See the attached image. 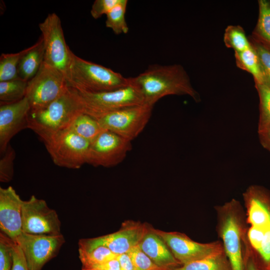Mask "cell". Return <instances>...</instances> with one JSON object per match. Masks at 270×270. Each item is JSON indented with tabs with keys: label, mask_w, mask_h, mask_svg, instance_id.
Masks as SVG:
<instances>
[{
	"label": "cell",
	"mask_w": 270,
	"mask_h": 270,
	"mask_svg": "<svg viewBox=\"0 0 270 270\" xmlns=\"http://www.w3.org/2000/svg\"><path fill=\"white\" fill-rule=\"evenodd\" d=\"M132 79L142 92L144 104L153 106L170 95L188 96L196 102L201 101L186 71L180 64H152Z\"/></svg>",
	"instance_id": "cell-1"
},
{
	"label": "cell",
	"mask_w": 270,
	"mask_h": 270,
	"mask_svg": "<svg viewBox=\"0 0 270 270\" xmlns=\"http://www.w3.org/2000/svg\"><path fill=\"white\" fill-rule=\"evenodd\" d=\"M216 209V230L232 270H244L245 211L240 202L234 198Z\"/></svg>",
	"instance_id": "cell-2"
},
{
	"label": "cell",
	"mask_w": 270,
	"mask_h": 270,
	"mask_svg": "<svg viewBox=\"0 0 270 270\" xmlns=\"http://www.w3.org/2000/svg\"><path fill=\"white\" fill-rule=\"evenodd\" d=\"M82 112L70 87L47 106L35 110H30L28 128L34 132L44 142L69 128Z\"/></svg>",
	"instance_id": "cell-3"
},
{
	"label": "cell",
	"mask_w": 270,
	"mask_h": 270,
	"mask_svg": "<svg viewBox=\"0 0 270 270\" xmlns=\"http://www.w3.org/2000/svg\"><path fill=\"white\" fill-rule=\"evenodd\" d=\"M66 79L69 86L90 92L115 90L128 86L132 82L131 78L85 60L72 52Z\"/></svg>",
	"instance_id": "cell-4"
},
{
	"label": "cell",
	"mask_w": 270,
	"mask_h": 270,
	"mask_svg": "<svg viewBox=\"0 0 270 270\" xmlns=\"http://www.w3.org/2000/svg\"><path fill=\"white\" fill-rule=\"evenodd\" d=\"M113 90L90 92L71 88L82 110L96 118L104 114L122 108L144 104L140 89L133 82Z\"/></svg>",
	"instance_id": "cell-5"
},
{
	"label": "cell",
	"mask_w": 270,
	"mask_h": 270,
	"mask_svg": "<svg viewBox=\"0 0 270 270\" xmlns=\"http://www.w3.org/2000/svg\"><path fill=\"white\" fill-rule=\"evenodd\" d=\"M68 87L64 74L44 61L37 74L28 83L26 97L30 110L47 106L64 94Z\"/></svg>",
	"instance_id": "cell-6"
},
{
	"label": "cell",
	"mask_w": 270,
	"mask_h": 270,
	"mask_svg": "<svg viewBox=\"0 0 270 270\" xmlns=\"http://www.w3.org/2000/svg\"><path fill=\"white\" fill-rule=\"evenodd\" d=\"M153 107L146 104L132 106L104 114L96 118L104 130L132 142L146 126Z\"/></svg>",
	"instance_id": "cell-7"
},
{
	"label": "cell",
	"mask_w": 270,
	"mask_h": 270,
	"mask_svg": "<svg viewBox=\"0 0 270 270\" xmlns=\"http://www.w3.org/2000/svg\"><path fill=\"white\" fill-rule=\"evenodd\" d=\"M90 143L68 129L44 142L55 164L71 169L86 164Z\"/></svg>",
	"instance_id": "cell-8"
},
{
	"label": "cell",
	"mask_w": 270,
	"mask_h": 270,
	"mask_svg": "<svg viewBox=\"0 0 270 270\" xmlns=\"http://www.w3.org/2000/svg\"><path fill=\"white\" fill-rule=\"evenodd\" d=\"M38 27L44 48V62L60 70L66 78L72 51L66 42L59 16L54 12L49 14Z\"/></svg>",
	"instance_id": "cell-9"
},
{
	"label": "cell",
	"mask_w": 270,
	"mask_h": 270,
	"mask_svg": "<svg viewBox=\"0 0 270 270\" xmlns=\"http://www.w3.org/2000/svg\"><path fill=\"white\" fill-rule=\"evenodd\" d=\"M148 225L138 221L125 220L120 229L114 232L94 238L80 240L78 244V250L87 251L98 246H104L118 256L128 254L138 245Z\"/></svg>",
	"instance_id": "cell-10"
},
{
	"label": "cell",
	"mask_w": 270,
	"mask_h": 270,
	"mask_svg": "<svg viewBox=\"0 0 270 270\" xmlns=\"http://www.w3.org/2000/svg\"><path fill=\"white\" fill-rule=\"evenodd\" d=\"M132 142L108 130L91 142L86 164L110 168L122 162L132 148Z\"/></svg>",
	"instance_id": "cell-11"
},
{
	"label": "cell",
	"mask_w": 270,
	"mask_h": 270,
	"mask_svg": "<svg viewBox=\"0 0 270 270\" xmlns=\"http://www.w3.org/2000/svg\"><path fill=\"white\" fill-rule=\"evenodd\" d=\"M154 230L164 241L174 258L182 265L224 251L221 241L200 243L193 240L184 233L165 232L156 228Z\"/></svg>",
	"instance_id": "cell-12"
},
{
	"label": "cell",
	"mask_w": 270,
	"mask_h": 270,
	"mask_svg": "<svg viewBox=\"0 0 270 270\" xmlns=\"http://www.w3.org/2000/svg\"><path fill=\"white\" fill-rule=\"evenodd\" d=\"M23 252L28 270H41L65 242L62 234H33L23 232L16 241Z\"/></svg>",
	"instance_id": "cell-13"
},
{
	"label": "cell",
	"mask_w": 270,
	"mask_h": 270,
	"mask_svg": "<svg viewBox=\"0 0 270 270\" xmlns=\"http://www.w3.org/2000/svg\"><path fill=\"white\" fill-rule=\"evenodd\" d=\"M22 232L33 234H61V222L56 212L45 200L34 195L24 200L22 206Z\"/></svg>",
	"instance_id": "cell-14"
},
{
	"label": "cell",
	"mask_w": 270,
	"mask_h": 270,
	"mask_svg": "<svg viewBox=\"0 0 270 270\" xmlns=\"http://www.w3.org/2000/svg\"><path fill=\"white\" fill-rule=\"evenodd\" d=\"M30 110L26 97L16 102L0 105V152L3 154L12 138L21 130L28 128Z\"/></svg>",
	"instance_id": "cell-15"
},
{
	"label": "cell",
	"mask_w": 270,
	"mask_h": 270,
	"mask_svg": "<svg viewBox=\"0 0 270 270\" xmlns=\"http://www.w3.org/2000/svg\"><path fill=\"white\" fill-rule=\"evenodd\" d=\"M23 201L14 188H0V228L14 241L22 232Z\"/></svg>",
	"instance_id": "cell-16"
},
{
	"label": "cell",
	"mask_w": 270,
	"mask_h": 270,
	"mask_svg": "<svg viewBox=\"0 0 270 270\" xmlns=\"http://www.w3.org/2000/svg\"><path fill=\"white\" fill-rule=\"evenodd\" d=\"M248 226H270V194L256 185L248 187L242 194Z\"/></svg>",
	"instance_id": "cell-17"
},
{
	"label": "cell",
	"mask_w": 270,
	"mask_h": 270,
	"mask_svg": "<svg viewBox=\"0 0 270 270\" xmlns=\"http://www.w3.org/2000/svg\"><path fill=\"white\" fill-rule=\"evenodd\" d=\"M149 224L140 242V249L158 266L166 270H172L182 264L176 260L164 241Z\"/></svg>",
	"instance_id": "cell-18"
},
{
	"label": "cell",
	"mask_w": 270,
	"mask_h": 270,
	"mask_svg": "<svg viewBox=\"0 0 270 270\" xmlns=\"http://www.w3.org/2000/svg\"><path fill=\"white\" fill-rule=\"evenodd\" d=\"M44 48L42 38L26 48L18 67L20 78L28 82L37 74L44 61Z\"/></svg>",
	"instance_id": "cell-19"
},
{
	"label": "cell",
	"mask_w": 270,
	"mask_h": 270,
	"mask_svg": "<svg viewBox=\"0 0 270 270\" xmlns=\"http://www.w3.org/2000/svg\"><path fill=\"white\" fill-rule=\"evenodd\" d=\"M256 24L249 37L270 50V0H258Z\"/></svg>",
	"instance_id": "cell-20"
},
{
	"label": "cell",
	"mask_w": 270,
	"mask_h": 270,
	"mask_svg": "<svg viewBox=\"0 0 270 270\" xmlns=\"http://www.w3.org/2000/svg\"><path fill=\"white\" fill-rule=\"evenodd\" d=\"M68 130L90 142L105 130L96 118L84 112L76 117Z\"/></svg>",
	"instance_id": "cell-21"
},
{
	"label": "cell",
	"mask_w": 270,
	"mask_h": 270,
	"mask_svg": "<svg viewBox=\"0 0 270 270\" xmlns=\"http://www.w3.org/2000/svg\"><path fill=\"white\" fill-rule=\"evenodd\" d=\"M236 66L240 69L250 73L255 84H264V78L258 55L251 46L244 51L234 52Z\"/></svg>",
	"instance_id": "cell-22"
},
{
	"label": "cell",
	"mask_w": 270,
	"mask_h": 270,
	"mask_svg": "<svg viewBox=\"0 0 270 270\" xmlns=\"http://www.w3.org/2000/svg\"><path fill=\"white\" fill-rule=\"evenodd\" d=\"M172 270H232L224 251L204 259L181 265Z\"/></svg>",
	"instance_id": "cell-23"
},
{
	"label": "cell",
	"mask_w": 270,
	"mask_h": 270,
	"mask_svg": "<svg viewBox=\"0 0 270 270\" xmlns=\"http://www.w3.org/2000/svg\"><path fill=\"white\" fill-rule=\"evenodd\" d=\"M28 83L20 78L0 82V105L16 102L25 98Z\"/></svg>",
	"instance_id": "cell-24"
},
{
	"label": "cell",
	"mask_w": 270,
	"mask_h": 270,
	"mask_svg": "<svg viewBox=\"0 0 270 270\" xmlns=\"http://www.w3.org/2000/svg\"><path fill=\"white\" fill-rule=\"evenodd\" d=\"M128 3L127 0H120L106 14V26L116 34H126L129 30L125 16Z\"/></svg>",
	"instance_id": "cell-25"
},
{
	"label": "cell",
	"mask_w": 270,
	"mask_h": 270,
	"mask_svg": "<svg viewBox=\"0 0 270 270\" xmlns=\"http://www.w3.org/2000/svg\"><path fill=\"white\" fill-rule=\"evenodd\" d=\"M259 98V118L258 134L270 127V87L265 84H255Z\"/></svg>",
	"instance_id": "cell-26"
},
{
	"label": "cell",
	"mask_w": 270,
	"mask_h": 270,
	"mask_svg": "<svg viewBox=\"0 0 270 270\" xmlns=\"http://www.w3.org/2000/svg\"><path fill=\"white\" fill-rule=\"evenodd\" d=\"M78 253L82 264V270H85L118 257V255L104 246H98L87 251L78 250Z\"/></svg>",
	"instance_id": "cell-27"
},
{
	"label": "cell",
	"mask_w": 270,
	"mask_h": 270,
	"mask_svg": "<svg viewBox=\"0 0 270 270\" xmlns=\"http://www.w3.org/2000/svg\"><path fill=\"white\" fill-rule=\"evenodd\" d=\"M224 42L226 46L232 48L234 52H240L251 46L249 38L244 28L240 25H229L225 29Z\"/></svg>",
	"instance_id": "cell-28"
},
{
	"label": "cell",
	"mask_w": 270,
	"mask_h": 270,
	"mask_svg": "<svg viewBox=\"0 0 270 270\" xmlns=\"http://www.w3.org/2000/svg\"><path fill=\"white\" fill-rule=\"evenodd\" d=\"M26 48L14 54H2L0 56V82L19 78L18 67Z\"/></svg>",
	"instance_id": "cell-29"
},
{
	"label": "cell",
	"mask_w": 270,
	"mask_h": 270,
	"mask_svg": "<svg viewBox=\"0 0 270 270\" xmlns=\"http://www.w3.org/2000/svg\"><path fill=\"white\" fill-rule=\"evenodd\" d=\"M16 152L10 144L0 159V181L8 182L10 181L14 174V160Z\"/></svg>",
	"instance_id": "cell-30"
},
{
	"label": "cell",
	"mask_w": 270,
	"mask_h": 270,
	"mask_svg": "<svg viewBox=\"0 0 270 270\" xmlns=\"http://www.w3.org/2000/svg\"><path fill=\"white\" fill-rule=\"evenodd\" d=\"M128 254L136 270H166L156 264L138 245Z\"/></svg>",
	"instance_id": "cell-31"
},
{
	"label": "cell",
	"mask_w": 270,
	"mask_h": 270,
	"mask_svg": "<svg viewBox=\"0 0 270 270\" xmlns=\"http://www.w3.org/2000/svg\"><path fill=\"white\" fill-rule=\"evenodd\" d=\"M12 240L2 232L0 233V270H12Z\"/></svg>",
	"instance_id": "cell-32"
},
{
	"label": "cell",
	"mask_w": 270,
	"mask_h": 270,
	"mask_svg": "<svg viewBox=\"0 0 270 270\" xmlns=\"http://www.w3.org/2000/svg\"><path fill=\"white\" fill-rule=\"evenodd\" d=\"M248 38L258 55L264 78V84L270 87V50Z\"/></svg>",
	"instance_id": "cell-33"
},
{
	"label": "cell",
	"mask_w": 270,
	"mask_h": 270,
	"mask_svg": "<svg viewBox=\"0 0 270 270\" xmlns=\"http://www.w3.org/2000/svg\"><path fill=\"white\" fill-rule=\"evenodd\" d=\"M120 0H96L94 2L90 14L94 19L100 18L103 14H106Z\"/></svg>",
	"instance_id": "cell-34"
},
{
	"label": "cell",
	"mask_w": 270,
	"mask_h": 270,
	"mask_svg": "<svg viewBox=\"0 0 270 270\" xmlns=\"http://www.w3.org/2000/svg\"><path fill=\"white\" fill-rule=\"evenodd\" d=\"M12 270H28L22 250L16 243L12 242Z\"/></svg>",
	"instance_id": "cell-35"
},
{
	"label": "cell",
	"mask_w": 270,
	"mask_h": 270,
	"mask_svg": "<svg viewBox=\"0 0 270 270\" xmlns=\"http://www.w3.org/2000/svg\"><path fill=\"white\" fill-rule=\"evenodd\" d=\"M120 262L118 258H116L85 270H120Z\"/></svg>",
	"instance_id": "cell-36"
},
{
	"label": "cell",
	"mask_w": 270,
	"mask_h": 270,
	"mask_svg": "<svg viewBox=\"0 0 270 270\" xmlns=\"http://www.w3.org/2000/svg\"><path fill=\"white\" fill-rule=\"evenodd\" d=\"M244 261V270H258L254 256L245 244Z\"/></svg>",
	"instance_id": "cell-37"
},
{
	"label": "cell",
	"mask_w": 270,
	"mask_h": 270,
	"mask_svg": "<svg viewBox=\"0 0 270 270\" xmlns=\"http://www.w3.org/2000/svg\"><path fill=\"white\" fill-rule=\"evenodd\" d=\"M117 258L120 262V270H136L128 254L118 255Z\"/></svg>",
	"instance_id": "cell-38"
},
{
	"label": "cell",
	"mask_w": 270,
	"mask_h": 270,
	"mask_svg": "<svg viewBox=\"0 0 270 270\" xmlns=\"http://www.w3.org/2000/svg\"><path fill=\"white\" fill-rule=\"evenodd\" d=\"M258 134L260 144L270 152V127L265 132Z\"/></svg>",
	"instance_id": "cell-39"
}]
</instances>
